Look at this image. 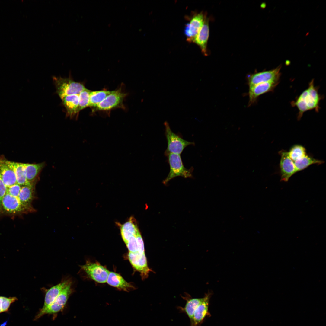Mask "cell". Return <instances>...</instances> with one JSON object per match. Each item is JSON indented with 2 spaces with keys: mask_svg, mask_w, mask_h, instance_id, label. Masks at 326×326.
Instances as JSON below:
<instances>
[{
  "mask_svg": "<svg viewBox=\"0 0 326 326\" xmlns=\"http://www.w3.org/2000/svg\"><path fill=\"white\" fill-rule=\"evenodd\" d=\"M206 18L203 12L194 14L185 27L184 33L189 42H193Z\"/></svg>",
  "mask_w": 326,
  "mask_h": 326,
  "instance_id": "10",
  "label": "cell"
},
{
  "mask_svg": "<svg viewBox=\"0 0 326 326\" xmlns=\"http://www.w3.org/2000/svg\"><path fill=\"white\" fill-rule=\"evenodd\" d=\"M138 246V252L140 254L145 253L143 241L140 232L136 235Z\"/></svg>",
  "mask_w": 326,
  "mask_h": 326,
  "instance_id": "32",
  "label": "cell"
},
{
  "mask_svg": "<svg viewBox=\"0 0 326 326\" xmlns=\"http://www.w3.org/2000/svg\"><path fill=\"white\" fill-rule=\"evenodd\" d=\"M81 267L88 276L95 282L100 283L107 282L110 272L99 263L87 261Z\"/></svg>",
  "mask_w": 326,
  "mask_h": 326,
  "instance_id": "7",
  "label": "cell"
},
{
  "mask_svg": "<svg viewBox=\"0 0 326 326\" xmlns=\"http://www.w3.org/2000/svg\"><path fill=\"white\" fill-rule=\"evenodd\" d=\"M210 295V294H206L202 302L196 308L190 326H198L207 315Z\"/></svg>",
  "mask_w": 326,
  "mask_h": 326,
  "instance_id": "15",
  "label": "cell"
},
{
  "mask_svg": "<svg viewBox=\"0 0 326 326\" xmlns=\"http://www.w3.org/2000/svg\"><path fill=\"white\" fill-rule=\"evenodd\" d=\"M281 67V65H279L271 70L263 71L248 75L247 79L249 86L270 81L280 80Z\"/></svg>",
  "mask_w": 326,
  "mask_h": 326,
  "instance_id": "8",
  "label": "cell"
},
{
  "mask_svg": "<svg viewBox=\"0 0 326 326\" xmlns=\"http://www.w3.org/2000/svg\"><path fill=\"white\" fill-rule=\"evenodd\" d=\"M91 91L87 89L84 90L78 94V112L89 107L90 94Z\"/></svg>",
  "mask_w": 326,
  "mask_h": 326,
  "instance_id": "28",
  "label": "cell"
},
{
  "mask_svg": "<svg viewBox=\"0 0 326 326\" xmlns=\"http://www.w3.org/2000/svg\"><path fill=\"white\" fill-rule=\"evenodd\" d=\"M209 35V20L206 18L203 25L193 41L200 47L202 52L205 55H207V46Z\"/></svg>",
  "mask_w": 326,
  "mask_h": 326,
  "instance_id": "17",
  "label": "cell"
},
{
  "mask_svg": "<svg viewBox=\"0 0 326 326\" xmlns=\"http://www.w3.org/2000/svg\"><path fill=\"white\" fill-rule=\"evenodd\" d=\"M21 186L16 183L7 187V193L18 197L21 190Z\"/></svg>",
  "mask_w": 326,
  "mask_h": 326,
  "instance_id": "31",
  "label": "cell"
},
{
  "mask_svg": "<svg viewBox=\"0 0 326 326\" xmlns=\"http://www.w3.org/2000/svg\"><path fill=\"white\" fill-rule=\"evenodd\" d=\"M280 154L281 156L280 181L287 182L292 176L297 172L296 170L294 162L289 157L288 152L282 150Z\"/></svg>",
  "mask_w": 326,
  "mask_h": 326,
  "instance_id": "13",
  "label": "cell"
},
{
  "mask_svg": "<svg viewBox=\"0 0 326 326\" xmlns=\"http://www.w3.org/2000/svg\"><path fill=\"white\" fill-rule=\"evenodd\" d=\"M203 298H191L187 300L186 304L184 308L181 309L185 312L189 317L190 322L192 320L194 312L198 305L202 302Z\"/></svg>",
  "mask_w": 326,
  "mask_h": 326,
  "instance_id": "26",
  "label": "cell"
},
{
  "mask_svg": "<svg viewBox=\"0 0 326 326\" xmlns=\"http://www.w3.org/2000/svg\"><path fill=\"white\" fill-rule=\"evenodd\" d=\"M126 244L129 252L133 253L138 252V246L136 235L131 237Z\"/></svg>",
  "mask_w": 326,
  "mask_h": 326,
  "instance_id": "30",
  "label": "cell"
},
{
  "mask_svg": "<svg viewBox=\"0 0 326 326\" xmlns=\"http://www.w3.org/2000/svg\"><path fill=\"white\" fill-rule=\"evenodd\" d=\"M0 176L7 187L17 183L14 171L11 161L5 159H0Z\"/></svg>",
  "mask_w": 326,
  "mask_h": 326,
  "instance_id": "14",
  "label": "cell"
},
{
  "mask_svg": "<svg viewBox=\"0 0 326 326\" xmlns=\"http://www.w3.org/2000/svg\"><path fill=\"white\" fill-rule=\"evenodd\" d=\"M112 91L103 90L91 91L90 94L89 107H95L103 101Z\"/></svg>",
  "mask_w": 326,
  "mask_h": 326,
  "instance_id": "25",
  "label": "cell"
},
{
  "mask_svg": "<svg viewBox=\"0 0 326 326\" xmlns=\"http://www.w3.org/2000/svg\"><path fill=\"white\" fill-rule=\"evenodd\" d=\"M72 282L70 280L56 299L49 306L41 309L35 317L37 320L45 314H53L59 312L64 307L72 292Z\"/></svg>",
  "mask_w": 326,
  "mask_h": 326,
  "instance_id": "5",
  "label": "cell"
},
{
  "mask_svg": "<svg viewBox=\"0 0 326 326\" xmlns=\"http://www.w3.org/2000/svg\"><path fill=\"white\" fill-rule=\"evenodd\" d=\"M32 211L20 201L18 197L6 193L0 203V213L10 215H17Z\"/></svg>",
  "mask_w": 326,
  "mask_h": 326,
  "instance_id": "6",
  "label": "cell"
},
{
  "mask_svg": "<svg viewBox=\"0 0 326 326\" xmlns=\"http://www.w3.org/2000/svg\"><path fill=\"white\" fill-rule=\"evenodd\" d=\"M164 124L165 126V135L167 142V148L165 152L166 156L170 153L180 155L186 147L195 145L194 142L186 140L179 135L174 133L167 121H165Z\"/></svg>",
  "mask_w": 326,
  "mask_h": 326,
  "instance_id": "2",
  "label": "cell"
},
{
  "mask_svg": "<svg viewBox=\"0 0 326 326\" xmlns=\"http://www.w3.org/2000/svg\"><path fill=\"white\" fill-rule=\"evenodd\" d=\"M139 231L135 220L133 217H131L128 221L120 226L121 237L126 244L131 237L136 235Z\"/></svg>",
  "mask_w": 326,
  "mask_h": 326,
  "instance_id": "21",
  "label": "cell"
},
{
  "mask_svg": "<svg viewBox=\"0 0 326 326\" xmlns=\"http://www.w3.org/2000/svg\"><path fill=\"white\" fill-rule=\"evenodd\" d=\"M170 166V171L167 177L163 181V183L166 184L173 178L178 176L185 178L192 177L193 168L190 169L186 168L184 166L180 155L170 153L166 156Z\"/></svg>",
  "mask_w": 326,
  "mask_h": 326,
  "instance_id": "3",
  "label": "cell"
},
{
  "mask_svg": "<svg viewBox=\"0 0 326 326\" xmlns=\"http://www.w3.org/2000/svg\"><path fill=\"white\" fill-rule=\"evenodd\" d=\"M126 95L121 89L112 91L94 109V111H107L120 107Z\"/></svg>",
  "mask_w": 326,
  "mask_h": 326,
  "instance_id": "9",
  "label": "cell"
},
{
  "mask_svg": "<svg viewBox=\"0 0 326 326\" xmlns=\"http://www.w3.org/2000/svg\"><path fill=\"white\" fill-rule=\"evenodd\" d=\"M280 80L270 81L249 87V105H250L255 102L260 95L273 91L279 84Z\"/></svg>",
  "mask_w": 326,
  "mask_h": 326,
  "instance_id": "11",
  "label": "cell"
},
{
  "mask_svg": "<svg viewBox=\"0 0 326 326\" xmlns=\"http://www.w3.org/2000/svg\"><path fill=\"white\" fill-rule=\"evenodd\" d=\"M69 280H65L49 289L45 296L44 303L42 309H44L51 305L56 299Z\"/></svg>",
  "mask_w": 326,
  "mask_h": 326,
  "instance_id": "19",
  "label": "cell"
},
{
  "mask_svg": "<svg viewBox=\"0 0 326 326\" xmlns=\"http://www.w3.org/2000/svg\"><path fill=\"white\" fill-rule=\"evenodd\" d=\"M288 152L290 158L294 162L302 158L307 155L305 148L299 145L293 146Z\"/></svg>",
  "mask_w": 326,
  "mask_h": 326,
  "instance_id": "27",
  "label": "cell"
},
{
  "mask_svg": "<svg viewBox=\"0 0 326 326\" xmlns=\"http://www.w3.org/2000/svg\"><path fill=\"white\" fill-rule=\"evenodd\" d=\"M7 187L4 184L0 176V203L5 195L6 194Z\"/></svg>",
  "mask_w": 326,
  "mask_h": 326,
  "instance_id": "33",
  "label": "cell"
},
{
  "mask_svg": "<svg viewBox=\"0 0 326 326\" xmlns=\"http://www.w3.org/2000/svg\"><path fill=\"white\" fill-rule=\"evenodd\" d=\"M34 187V185H33L21 186V190L18 197L21 203L32 212H34L35 210L31 204L35 197Z\"/></svg>",
  "mask_w": 326,
  "mask_h": 326,
  "instance_id": "16",
  "label": "cell"
},
{
  "mask_svg": "<svg viewBox=\"0 0 326 326\" xmlns=\"http://www.w3.org/2000/svg\"><path fill=\"white\" fill-rule=\"evenodd\" d=\"M294 162L297 172L306 168L312 165L321 164L324 162L322 161L315 159L307 155Z\"/></svg>",
  "mask_w": 326,
  "mask_h": 326,
  "instance_id": "24",
  "label": "cell"
},
{
  "mask_svg": "<svg viewBox=\"0 0 326 326\" xmlns=\"http://www.w3.org/2000/svg\"><path fill=\"white\" fill-rule=\"evenodd\" d=\"M53 80L56 91L61 99L63 97L72 94H79L86 89L82 83L76 82L70 78L53 77Z\"/></svg>",
  "mask_w": 326,
  "mask_h": 326,
  "instance_id": "4",
  "label": "cell"
},
{
  "mask_svg": "<svg viewBox=\"0 0 326 326\" xmlns=\"http://www.w3.org/2000/svg\"><path fill=\"white\" fill-rule=\"evenodd\" d=\"M45 165L43 162L36 164L24 163L26 178L29 183L34 185V182Z\"/></svg>",
  "mask_w": 326,
  "mask_h": 326,
  "instance_id": "22",
  "label": "cell"
},
{
  "mask_svg": "<svg viewBox=\"0 0 326 326\" xmlns=\"http://www.w3.org/2000/svg\"><path fill=\"white\" fill-rule=\"evenodd\" d=\"M318 87L315 86L314 79L309 82L307 89L304 91L297 98L291 103L292 107H296L299 112L297 119L300 120L305 112L314 110L318 112L319 103L323 96L319 94Z\"/></svg>",
  "mask_w": 326,
  "mask_h": 326,
  "instance_id": "1",
  "label": "cell"
},
{
  "mask_svg": "<svg viewBox=\"0 0 326 326\" xmlns=\"http://www.w3.org/2000/svg\"><path fill=\"white\" fill-rule=\"evenodd\" d=\"M17 300L16 297L0 296V313L8 312L11 305Z\"/></svg>",
  "mask_w": 326,
  "mask_h": 326,
  "instance_id": "29",
  "label": "cell"
},
{
  "mask_svg": "<svg viewBox=\"0 0 326 326\" xmlns=\"http://www.w3.org/2000/svg\"><path fill=\"white\" fill-rule=\"evenodd\" d=\"M107 282L109 285L121 290L128 291L134 287L130 283L126 281L119 274L113 272H110Z\"/></svg>",
  "mask_w": 326,
  "mask_h": 326,
  "instance_id": "18",
  "label": "cell"
},
{
  "mask_svg": "<svg viewBox=\"0 0 326 326\" xmlns=\"http://www.w3.org/2000/svg\"><path fill=\"white\" fill-rule=\"evenodd\" d=\"M11 163L14 171L17 183L21 186L32 185L27 180L24 163L13 162H11Z\"/></svg>",
  "mask_w": 326,
  "mask_h": 326,
  "instance_id": "23",
  "label": "cell"
},
{
  "mask_svg": "<svg viewBox=\"0 0 326 326\" xmlns=\"http://www.w3.org/2000/svg\"><path fill=\"white\" fill-rule=\"evenodd\" d=\"M61 99L68 116L73 117L78 113V94L66 96Z\"/></svg>",
  "mask_w": 326,
  "mask_h": 326,
  "instance_id": "20",
  "label": "cell"
},
{
  "mask_svg": "<svg viewBox=\"0 0 326 326\" xmlns=\"http://www.w3.org/2000/svg\"><path fill=\"white\" fill-rule=\"evenodd\" d=\"M128 257L133 268L140 273L142 279L147 278L149 273L152 270L148 267L145 254H140L138 252L133 253L129 252Z\"/></svg>",
  "mask_w": 326,
  "mask_h": 326,
  "instance_id": "12",
  "label": "cell"
}]
</instances>
